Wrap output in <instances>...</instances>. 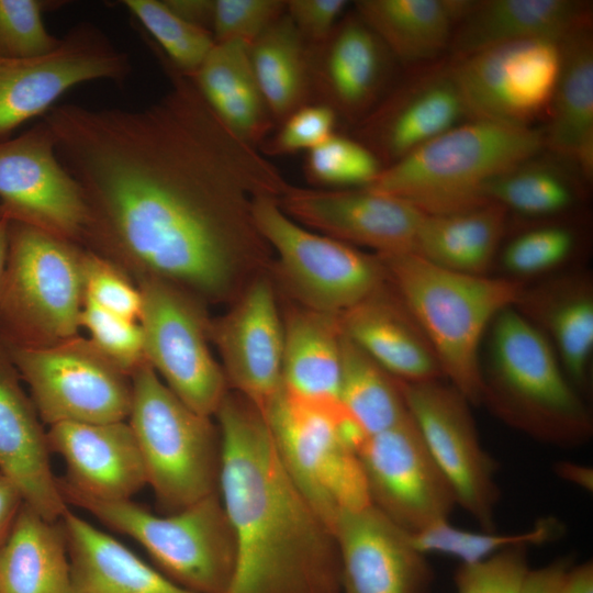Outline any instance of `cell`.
Segmentation results:
<instances>
[{
  "instance_id": "f907efd6",
  "label": "cell",
  "mask_w": 593,
  "mask_h": 593,
  "mask_svg": "<svg viewBox=\"0 0 593 593\" xmlns=\"http://www.w3.org/2000/svg\"><path fill=\"white\" fill-rule=\"evenodd\" d=\"M184 21L211 32L214 0H164ZM212 33V32H211Z\"/></svg>"
},
{
  "instance_id": "d6a6232c",
  "label": "cell",
  "mask_w": 593,
  "mask_h": 593,
  "mask_svg": "<svg viewBox=\"0 0 593 593\" xmlns=\"http://www.w3.org/2000/svg\"><path fill=\"white\" fill-rule=\"evenodd\" d=\"M508 211L494 202L439 215H424L414 253L458 272L483 276L503 236Z\"/></svg>"
},
{
  "instance_id": "52a82bcc",
  "label": "cell",
  "mask_w": 593,
  "mask_h": 593,
  "mask_svg": "<svg viewBox=\"0 0 593 593\" xmlns=\"http://www.w3.org/2000/svg\"><path fill=\"white\" fill-rule=\"evenodd\" d=\"M128 424L158 503L178 512L219 491L220 432L187 406L148 362L132 374Z\"/></svg>"
},
{
  "instance_id": "bcb514c9",
  "label": "cell",
  "mask_w": 593,
  "mask_h": 593,
  "mask_svg": "<svg viewBox=\"0 0 593 593\" xmlns=\"http://www.w3.org/2000/svg\"><path fill=\"white\" fill-rule=\"evenodd\" d=\"M337 123L331 108L315 102L305 104L281 122L259 150L266 157L307 153L336 133Z\"/></svg>"
},
{
  "instance_id": "db71d44e",
  "label": "cell",
  "mask_w": 593,
  "mask_h": 593,
  "mask_svg": "<svg viewBox=\"0 0 593 593\" xmlns=\"http://www.w3.org/2000/svg\"><path fill=\"white\" fill-rule=\"evenodd\" d=\"M553 468L556 474L561 479L589 492L593 490V471L591 468L569 461L558 462Z\"/></svg>"
},
{
  "instance_id": "2e32d148",
  "label": "cell",
  "mask_w": 593,
  "mask_h": 593,
  "mask_svg": "<svg viewBox=\"0 0 593 593\" xmlns=\"http://www.w3.org/2000/svg\"><path fill=\"white\" fill-rule=\"evenodd\" d=\"M371 504L410 534L449 518L455 492L409 416L358 450Z\"/></svg>"
},
{
  "instance_id": "f546056e",
  "label": "cell",
  "mask_w": 593,
  "mask_h": 593,
  "mask_svg": "<svg viewBox=\"0 0 593 593\" xmlns=\"http://www.w3.org/2000/svg\"><path fill=\"white\" fill-rule=\"evenodd\" d=\"M469 0H358L353 9L404 65L428 64L448 51Z\"/></svg>"
},
{
  "instance_id": "60d3db41",
  "label": "cell",
  "mask_w": 593,
  "mask_h": 593,
  "mask_svg": "<svg viewBox=\"0 0 593 593\" xmlns=\"http://www.w3.org/2000/svg\"><path fill=\"white\" fill-rule=\"evenodd\" d=\"M80 326L89 332L91 343L128 377L147 362L142 327L135 321L107 311L85 296Z\"/></svg>"
},
{
  "instance_id": "9f6ffc18",
  "label": "cell",
  "mask_w": 593,
  "mask_h": 593,
  "mask_svg": "<svg viewBox=\"0 0 593 593\" xmlns=\"http://www.w3.org/2000/svg\"><path fill=\"white\" fill-rule=\"evenodd\" d=\"M0 593H1V586H0Z\"/></svg>"
},
{
  "instance_id": "f5cc1de1",
  "label": "cell",
  "mask_w": 593,
  "mask_h": 593,
  "mask_svg": "<svg viewBox=\"0 0 593 593\" xmlns=\"http://www.w3.org/2000/svg\"><path fill=\"white\" fill-rule=\"evenodd\" d=\"M557 593H593V563L586 561L570 567L564 573Z\"/></svg>"
},
{
  "instance_id": "8992f818",
  "label": "cell",
  "mask_w": 593,
  "mask_h": 593,
  "mask_svg": "<svg viewBox=\"0 0 593 593\" xmlns=\"http://www.w3.org/2000/svg\"><path fill=\"white\" fill-rule=\"evenodd\" d=\"M82 253L75 243L9 221L0 283V340L5 346L43 347L78 336Z\"/></svg>"
},
{
  "instance_id": "f1b7e54d",
  "label": "cell",
  "mask_w": 593,
  "mask_h": 593,
  "mask_svg": "<svg viewBox=\"0 0 593 593\" xmlns=\"http://www.w3.org/2000/svg\"><path fill=\"white\" fill-rule=\"evenodd\" d=\"M190 78L211 110L244 142L258 148L277 126L258 85L249 44L215 43Z\"/></svg>"
},
{
  "instance_id": "ab89813d",
  "label": "cell",
  "mask_w": 593,
  "mask_h": 593,
  "mask_svg": "<svg viewBox=\"0 0 593 593\" xmlns=\"http://www.w3.org/2000/svg\"><path fill=\"white\" fill-rule=\"evenodd\" d=\"M382 169L368 147L336 132L306 153L303 171L321 189H345L369 186Z\"/></svg>"
},
{
  "instance_id": "277c9868",
  "label": "cell",
  "mask_w": 593,
  "mask_h": 593,
  "mask_svg": "<svg viewBox=\"0 0 593 593\" xmlns=\"http://www.w3.org/2000/svg\"><path fill=\"white\" fill-rule=\"evenodd\" d=\"M544 148L541 130L467 120L384 167L365 188L426 215L461 212L488 203L484 191L493 179Z\"/></svg>"
},
{
  "instance_id": "ee69618b",
  "label": "cell",
  "mask_w": 593,
  "mask_h": 593,
  "mask_svg": "<svg viewBox=\"0 0 593 593\" xmlns=\"http://www.w3.org/2000/svg\"><path fill=\"white\" fill-rule=\"evenodd\" d=\"M574 247V235L563 226H544L527 231L503 250L504 267L515 275H534L564 261Z\"/></svg>"
},
{
  "instance_id": "7402d4cb",
  "label": "cell",
  "mask_w": 593,
  "mask_h": 593,
  "mask_svg": "<svg viewBox=\"0 0 593 593\" xmlns=\"http://www.w3.org/2000/svg\"><path fill=\"white\" fill-rule=\"evenodd\" d=\"M212 334L227 385L261 411L282 385L283 323L271 284L251 282Z\"/></svg>"
},
{
  "instance_id": "5b68a950",
  "label": "cell",
  "mask_w": 593,
  "mask_h": 593,
  "mask_svg": "<svg viewBox=\"0 0 593 593\" xmlns=\"http://www.w3.org/2000/svg\"><path fill=\"white\" fill-rule=\"evenodd\" d=\"M490 327L482 403L536 439L560 446L585 441L592 432L589 411L540 329L513 306Z\"/></svg>"
},
{
  "instance_id": "4fadbf2b",
  "label": "cell",
  "mask_w": 593,
  "mask_h": 593,
  "mask_svg": "<svg viewBox=\"0 0 593 593\" xmlns=\"http://www.w3.org/2000/svg\"><path fill=\"white\" fill-rule=\"evenodd\" d=\"M399 382L409 414L449 481L457 504L483 532H494L500 499L496 465L481 446L468 400L438 379Z\"/></svg>"
},
{
  "instance_id": "7a4b0ae2",
  "label": "cell",
  "mask_w": 593,
  "mask_h": 593,
  "mask_svg": "<svg viewBox=\"0 0 593 593\" xmlns=\"http://www.w3.org/2000/svg\"><path fill=\"white\" fill-rule=\"evenodd\" d=\"M216 416L219 494L237 550L226 593H342L335 536L283 466L262 412L227 393Z\"/></svg>"
},
{
  "instance_id": "f35d334b",
  "label": "cell",
  "mask_w": 593,
  "mask_h": 593,
  "mask_svg": "<svg viewBox=\"0 0 593 593\" xmlns=\"http://www.w3.org/2000/svg\"><path fill=\"white\" fill-rule=\"evenodd\" d=\"M121 3L149 33L157 44L155 48L188 77L195 74L215 44L210 31L178 16L164 0H124Z\"/></svg>"
},
{
  "instance_id": "8d00e7d4",
  "label": "cell",
  "mask_w": 593,
  "mask_h": 593,
  "mask_svg": "<svg viewBox=\"0 0 593 593\" xmlns=\"http://www.w3.org/2000/svg\"><path fill=\"white\" fill-rule=\"evenodd\" d=\"M485 199L529 216L559 214L575 202L572 178L559 166L529 158L493 179Z\"/></svg>"
},
{
  "instance_id": "d590c367",
  "label": "cell",
  "mask_w": 593,
  "mask_h": 593,
  "mask_svg": "<svg viewBox=\"0 0 593 593\" xmlns=\"http://www.w3.org/2000/svg\"><path fill=\"white\" fill-rule=\"evenodd\" d=\"M518 303H528L538 313L555 340L563 370L582 382L593 349V300L589 286L562 282L532 295L524 291Z\"/></svg>"
},
{
  "instance_id": "30bf717a",
  "label": "cell",
  "mask_w": 593,
  "mask_h": 593,
  "mask_svg": "<svg viewBox=\"0 0 593 593\" xmlns=\"http://www.w3.org/2000/svg\"><path fill=\"white\" fill-rule=\"evenodd\" d=\"M253 219L306 309L339 315L381 290L388 279L378 256L304 227L284 213L277 197H258Z\"/></svg>"
},
{
  "instance_id": "7bdbcfd3",
  "label": "cell",
  "mask_w": 593,
  "mask_h": 593,
  "mask_svg": "<svg viewBox=\"0 0 593 593\" xmlns=\"http://www.w3.org/2000/svg\"><path fill=\"white\" fill-rule=\"evenodd\" d=\"M527 548L513 546L482 560L462 563L455 575L457 593H521L530 570Z\"/></svg>"
},
{
  "instance_id": "9c48e42d",
  "label": "cell",
  "mask_w": 593,
  "mask_h": 593,
  "mask_svg": "<svg viewBox=\"0 0 593 593\" xmlns=\"http://www.w3.org/2000/svg\"><path fill=\"white\" fill-rule=\"evenodd\" d=\"M261 412L283 466L331 529L342 512L371 504L358 454L343 436L347 412L339 401L304 398L282 384Z\"/></svg>"
},
{
  "instance_id": "4dcf8cb0",
  "label": "cell",
  "mask_w": 593,
  "mask_h": 593,
  "mask_svg": "<svg viewBox=\"0 0 593 593\" xmlns=\"http://www.w3.org/2000/svg\"><path fill=\"white\" fill-rule=\"evenodd\" d=\"M23 503L0 545L1 593H68L70 566L63 528Z\"/></svg>"
},
{
  "instance_id": "4316f807",
  "label": "cell",
  "mask_w": 593,
  "mask_h": 593,
  "mask_svg": "<svg viewBox=\"0 0 593 593\" xmlns=\"http://www.w3.org/2000/svg\"><path fill=\"white\" fill-rule=\"evenodd\" d=\"M592 23L560 41V68L544 133L545 147L572 163L590 180L593 174Z\"/></svg>"
},
{
  "instance_id": "b9f144b4",
  "label": "cell",
  "mask_w": 593,
  "mask_h": 593,
  "mask_svg": "<svg viewBox=\"0 0 593 593\" xmlns=\"http://www.w3.org/2000/svg\"><path fill=\"white\" fill-rule=\"evenodd\" d=\"M49 2L0 0V57L22 59L55 49L60 37L52 35L43 21Z\"/></svg>"
},
{
  "instance_id": "c3c4849f",
  "label": "cell",
  "mask_w": 593,
  "mask_h": 593,
  "mask_svg": "<svg viewBox=\"0 0 593 593\" xmlns=\"http://www.w3.org/2000/svg\"><path fill=\"white\" fill-rule=\"evenodd\" d=\"M349 5L346 0H287L286 13L311 47L329 36Z\"/></svg>"
},
{
  "instance_id": "603a6c76",
  "label": "cell",
  "mask_w": 593,
  "mask_h": 593,
  "mask_svg": "<svg viewBox=\"0 0 593 593\" xmlns=\"http://www.w3.org/2000/svg\"><path fill=\"white\" fill-rule=\"evenodd\" d=\"M51 452L67 467L58 479L63 493L99 501H127L147 477L141 451L128 422L58 423L47 432Z\"/></svg>"
},
{
  "instance_id": "74e56055",
  "label": "cell",
  "mask_w": 593,
  "mask_h": 593,
  "mask_svg": "<svg viewBox=\"0 0 593 593\" xmlns=\"http://www.w3.org/2000/svg\"><path fill=\"white\" fill-rule=\"evenodd\" d=\"M562 534V525L553 517L536 522L535 526L518 534L494 532H469L457 528L449 519L437 522L427 528L410 534L413 546L422 553L452 556L462 563L482 560L505 548L519 545H544Z\"/></svg>"
},
{
  "instance_id": "d6986e66",
  "label": "cell",
  "mask_w": 593,
  "mask_h": 593,
  "mask_svg": "<svg viewBox=\"0 0 593 593\" xmlns=\"http://www.w3.org/2000/svg\"><path fill=\"white\" fill-rule=\"evenodd\" d=\"M470 120L449 64L416 72L388 91L353 136L384 167Z\"/></svg>"
},
{
  "instance_id": "484cf974",
  "label": "cell",
  "mask_w": 593,
  "mask_h": 593,
  "mask_svg": "<svg viewBox=\"0 0 593 593\" xmlns=\"http://www.w3.org/2000/svg\"><path fill=\"white\" fill-rule=\"evenodd\" d=\"M338 320L342 333L395 379L421 382L443 376L427 338L405 305L388 299L382 289Z\"/></svg>"
},
{
  "instance_id": "8fae6325",
  "label": "cell",
  "mask_w": 593,
  "mask_h": 593,
  "mask_svg": "<svg viewBox=\"0 0 593 593\" xmlns=\"http://www.w3.org/2000/svg\"><path fill=\"white\" fill-rule=\"evenodd\" d=\"M7 348L42 422L52 426L128 418L131 377L90 339L76 336L51 346Z\"/></svg>"
},
{
  "instance_id": "e0dca14e",
  "label": "cell",
  "mask_w": 593,
  "mask_h": 593,
  "mask_svg": "<svg viewBox=\"0 0 593 593\" xmlns=\"http://www.w3.org/2000/svg\"><path fill=\"white\" fill-rule=\"evenodd\" d=\"M0 215L57 237L82 240L89 213L81 190L59 161L42 120L0 141Z\"/></svg>"
},
{
  "instance_id": "cb8c5ba5",
  "label": "cell",
  "mask_w": 593,
  "mask_h": 593,
  "mask_svg": "<svg viewBox=\"0 0 593 593\" xmlns=\"http://www.w3.org/2000/svg\"><path fill=\"white\" fill-rule=\"evenodd\" d=\"M20 379L0 340V472L18 486L24 503L57 522L68 510L67 502L53 474L47 432Z\"/></svg>"
},
{
  "instance_id": "83f0119b",
  "label": "cell",
  "mask_w": 593,
  "mask_h": 593,
  "mask_svg": "<svg viewBox=\"0 0 593 593\" xmlns=\"http://www.w3.org/2000/svg\"><path fill=\"white\" fill-rule=\"evenodd\" d=\"M59 521L70 566L68 593H193L69 510Z\"/></svg>"
},
{
  "instance_id": "f6af8a7d",
  "label": "cell",
  "mask_w": 593,
  "mask_h": 593,
  "mask_svg": "<svg viewBox=\"0 0 593 593\" xmlns=\"http://www.w3.org/2000/svg\"><path fill=\"white\" fill-rule=\"evenodd\" d=\"M82 283L86 298L119 316L137 321L142 310V296L119 266L104 256L83 251Z\"/></svg>"
},
{
  "instance_id": "836d02e7",
  "label": "cell",
  "mask_w": 593,
  "mask_h": 593,
  "mask_svg": "<svg viewBox=\"0 0 593 593\" xmlns=\"http://www.w3.org/2000/svg\"><path fill=\"white\" fill-rule=\"evenodd\" d=\"M253 68L278 126L312 103L309 46L284 13L249 45Z\"/></svg>"
},
{
  "instance_id": "ffe728a7",
  "label": "cell",
  "mask_w": 593,
  "mask_h": 593,
  "mask_svg": "<svg viewBox=\"0 0 593 593\" xmlns=\"http://www.w3.org/2000/svg\"><path fill=\"white\" fill-rule=\"evenodd\" d=\"M395 59L353 9L329 36L309 47L312 102L356 125L388 92Z\"/></svg>"
},
{
  "instance_id": "6da1fadb",
  "label": "cell",
  "mask_w": 593,
  "mask_h": 593,
  "mask_svg": "<svg viewBox=\"0 0 593 593\" xmlns=\"http://www.w3.org/2000/svg\"><path fill=\"white\" fill-rule=\"evenodd\" d=\"M157 57L170 82L158 100L55 105L43 121L86 201L83 240L144 276L223 295L239 268L270 251L255 200L280 198L290 183L217 118L190 77Z\"/></svg>"
},
{
  "instance_id": "7c38bea8",
  "label": "cell",
  "mask_w": 593,
  "mask_h": 593,
  "mask_svg": "<svg viewBox=\"0 0 593 593\" xmlns=\"http://www.w3.org/2000/svg\"><path fill=\"white\" fill-rule=\"evenodd\" d=\"M138 289L146 361L187 406L202 416L216 415L228 385L199 309L180 287L158 278L143 276Z\"/></svg>"
},
{
  "instance_id": "816d5d0a",
  "label": "cell",
  "mask_w": 593,
  "mask_h": 593,
  "mask_svg": "<svg viewBox=\"0 0 593 593\" xmlns=\"http://www.w3.org/2000/svg\"><path fill=\"white\" fill-rule=\"evenodd\" d=\"M23 503L18 486L0 472V545L7 537Z\"/></svg>"
},
{
  "instance_id": "9a60e30c",
  "label": "cell",
  "mask_w": 593,
  "mask_h": 593,
  "mask_svg": "<svg viewBox=\"0 0 593 593\" xmlns=\"http://www.w3.org/2000/svg\"><path fill=\"white\" fill-rule=\"evenodd\" d=\"M130 72L127 54L90 22L75 25L47 54L0 57V141L30 119L44 116L72 87L94 80L121 82Z\"/></svg>"
},
{
  "instance_id": "11a10c76",
  "label": "cell",
  "mask_w": 593,
  "mask_h": 593,
  "mask_svg": "<svg viewBox=\"0 0 593 593\" xmlns=\"http://www.w3.org/2000/svg\"><path fill=\"white\" fill-rule=\"evenodd\" d=\"M9 244V220L0 215V283L4 273Z\"/></svg>"
},
{
  "instance_id": "44dd1931",
  "label": "cell",
  "mask_w": 593,
  "mask_h": 593,
  "mask_svg": "<svg viewBox=\"0 0 593 593\" xmlns=\"http://www.w3.org/2000/svg\"><path fill=\"white\" fill-rule=\"evenodd\" d=\"M332 530L342 593H428L432 570L425 555L374 505L342 512Z\"/></svg>"
},
{
  "instance_id": "d4e9b609",
  "label": "cell",
  "mask_w": 593,
  "mask_h": 593,
  "mask_svg": "<svg viewBox=\"0 0 593 593\" xmlns=\"http://www.w3.org/2000/svg\"><path fill=\"white\" fill-rule=\"evenodd\" d=\"M591 4L579 0H469L449 45L450 60L525 40L560 42L591 23Z\"/></svg>"
},
{
  "instance_id": "ac0fdd59",
  "label": "cell",
  "mask_w": 593,
  "mask_h": 593,
  "mask_svg": "<svg viewBox=\"0 0 593 593\" xmlns=\"http://www.w3.org/2000/svg\"><path fill=\"white\" fill-rule=\"evenodd\" d=\"M292 220L377 255L414 253L424 213L396 197L368 188L321 189L289 186L278 198Z\"/></svg>"
},
{
  "instance_id": "e575fe53",
  "label": "cell",
  "mask_w": 593,
  "mask_h": 593,
  "mask_svg": "<svg viewBox=\"0 0 593 593\" xmlns=\"http://www.w3.org/2000/svg\"><path fill=\"white\" fill-rule=\"evenodd\" d=\"M338 400L368 436L409 416L399 380L344 334Z\"/></svg>"
},
{
  "instance_id": "3957f363",
  "label": "cell",
  "mask_w": 593,
  "mask_h": 593,
  "mask_svg": "<svg viewBox=\"0 0 593 593\" xmlns=\"http://www.w3.org/2000/svg\"><path fill=\"white\" fill-rule=\"evenodd\" d=\"M377 256L427 338L443 376L469 403H482L480 343L494 317L519 302L522 283L449 270L415 253Z\"/></svg>"
},
{
  "instance_id": "7dc6e473",
  "label": "cell",
  "mask_w": 593,
  "mask_h": 593,
  "mask_svg": "<svg viewBox=\"0 0 593 593\" xmlns=\"http://www.w3.org/2000/svg\"><path fill=\"white\" fill-rule=\"evenodd\" d=\"M286 7L287 0H214L213 38L250 45L286 13Z\"/></svg>"
},
{
  "instance_id": "5bb4252c",
  "label": "cell",
  "mask_w": 593,
  "mask_h": 593,
  "mask_svg": "<svg viewBox=\"0 0 593 593\" xmlns=\"http://www.w3.org/2000/svg\"><path fill=\"white\" fill-rule=\"evenodd\" d=\"M448 64L470 120L532 126L549 110L560 68V42L518 41Z\"/></svg>"
},
{
  "instance_id": "1f68e13d",
  "label": "cell",
  "mask_w": 593,
  "mask_h": 593,
  "mask_svg": "<svg viewBox=\"0 0 593 593\" xmlns=\"http://www.w3.org/2000/svg\"><path fill=\"white\" fill-rule=\"evenodd\" d=\"M342 337L338 315L311 309L283 323L282 384L315 400L339 401Z\"/></svg>"
},
{
  "instance_id": "ba28073f",
  "label": "cell",
  "mask_w": 593,
  "mask_h": 593,
  "mask_svg": "<svg viewBox=\"0 0 593 593\" xmlns=\"http://www.w3.org/2000/svg\"><path fill=\"white\" fill-rule=\"evenodd\" d=\"M112 529L137 541L165 575L193 593H226L236 567V541L219 491L167 516L127 501L63 493Z\"/></svg>"
},
{
  "instance_id": "681fc988",
  "label": "cell",
  "mask_w": 593,
  "mask_h": 593,
  "mask_svg": "<svg viewBox=\"0 0 593 593\" xmlns=\"http://www.w3.org/2000/svg\"><path fill=\"white\" fill-rule=\"evenodd\" d=\"M571 566L570 558H561L537 570H529L521 593H557L564 573Z\"/></svg>"
}]
</instances>
